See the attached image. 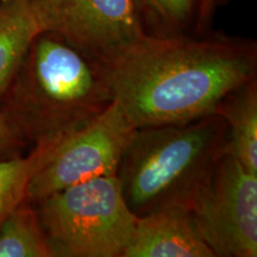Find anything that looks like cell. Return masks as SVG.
Instances as JSON below:
<instances>
[{
  "label": "cell",
  "instance_id": "6da1fadb",
  "mask_svg": "<svg viewBox=\"0 0 257 257\" xmlns=\"http://www.w3.org/2000/svg\"><path fill=\"white\" fill-rule=\"evenodd\" d=\"M101 66L135 127L184 124L213 114L227 93L256 79L257 44L224 34H147Z\"/></svg>",
  "mask_w": 257,
  "mask_h": 257
},
{
  "label": "cell",
  "instance_id": "7a4b0ae2",
  "mask_svg": "<svg viewBox=\"0 0 257 257\" xmlns=\"http://www.w3.org/2000/svg\"><path fill=\"white\" fill-rule=\"evenodd\" d=\"M113 101L104 67L42 32L0 104L28 143L63 136L96 117Z\"/></svg>",
  "mask_w": 257,
  "mask_h": 257
},
{
  "label": "cell",
  "instance_id": "3957f363",
  "mask_svg": "<svg viewBox=\"0 0 257 257\" xmlns=\"http://www.w3.org/2000/svg\"><path fill=\"white\" fill-rule=\"evenodd\" d=\"M227 148L226 123L216 113L136 128L117 173L128 208L137 217L168 207L189 210Z\"/></svg>",
  "mask_w": 257,
  "mask_h": 257
},
{
  "label": "cell",
  "instance_id": "277c9868",
  "mask_svg": "<svg viewBox=\"0 0 257 257\" xmlns=\"http://www.w3.org/2000/svg\"><path fill=\"white\" fill-rule=\"evenodd\" d=\"M34 205L53 257H123L137 221L117 175L80 182Z\"/></svg>",
  "mask_w": 257,
  "mask_h": 257
},
{
  "label": "cell",
  "instance_id": "5b68a950",
  "mask_svg": "<svg viewBox=\"0 0 257 257\" xmlns=\"http://www.w3.org/2000/svg\"><path fill=\"white\" fill-rule=\"evenodd\" d=\"M135 131L119 105L112 101L88 123L57 140L49 159L29 182L27 200L35 204L80 182L115 176Z\"/></svg>",
  "mask_w": 257,
  "mask_h": 257
},
{
  "label": "cell",
  "instance_id": "8992f818",
  "mask_svg": "<svg viewBox=\"0 0 257 257\" xmlns=\"http://www.w3.org/2000/svg\"><path fill=\"white\" fill-rule=\"evenodd\" d=\"M198 233L216 257L257 256V174L227 150L189 206Z\"/></svg>",
  "mask_w": 257,
  "mask_h": 257
},
{
  "label": "cell",
  "instance_id": "52a82bcc",
  "mask_svg": "<svg viewBox=\"0 0 257 257\" xmlns=\"http://www.w3.org/2000/svg\"><path fill=\"white\" fill-rule=\"evenodd\" d=\"M41 32L100 64L146 36L134 0H30Z\"/></svg>",
  "mask_w": 257,
  "mask_h": 257
},
{
  "label": "cell",
  "instance_id": "ba28073f",
  "mask_svg": "<svg viewBox=\"0 0 257 257\" xmlns=\"http://www.w3.org/2000/svg\"><path fill=\"white\" fill-rule=\"evenodd\" d=\"M123 257H216L195 229L186 207H168L137 217Z\"/></svg>",
  "mask_w": 257,
  "mask_h": 257
},
{
  "label": "cell",
  "instance_id": "9c48e42d",
  "mask_svg": "<svg viewBox=\"0 0 257 257\" xmlns=\"http://www.w3.org/2000/svg\"><path fill=\"white\" fill-rule=\"evenodd\" d=\"M214 113L225 120L229 153L249 172L257 174V82L250 80L227 93Z\"/></svg>",
  "mask_w": 257,
  "mask_h": 257
},
{
  "label": "cell",
  "instance_id": "30bf717a",
  "mask_svg": "<svg viewBox=\"0 0 257 257\" xmlns=\"http://www.w3.org/2000/svg\"><path fill=\"white\" fill-rule=\"evenodd\" d=\"M40 34L30 0H0V104Z\"/></svg>",
  "mask_w": 257,
  "mask_h": 257
},
{
  "label": "cell",
  "instance_id": "8fae6325",
  "mask_svg": "<svg viewBox=\"0 0 257 257\" xmlns=\"http://www.w3.org/2000/svg\"><path fill=\"white\" fill-rule=\"evenodd\" d=\"M0 257H53L32 202L19 204L0 225Z\"/></svg>",
  "mask_w": 257,
  "mask_h": 257
},
{
  "label": "cell",
  "instance_id": "7c38bea8",
  "mask_svg": "<svg viewBox=\"0 0 257 257\" xmlns=\"http://www.w3.org/2000/svg\"><path fill=\"white\" fill-rule=\"evenodd\" d=\"M60 137L34 144L27 156L0 161V225L19 204L27 200L29 182L49 159Z\"/></svg>",
  "mask_w": 257,
  "mask_h": 257
},
{
  "label": "cell",
  "instance_id": "4fadbf2b",
  "mask_svg": "<svg viewBox=\"0 0 257 257\" xmlns=\"http://www.w3.org/2000/svg\"><path fill=\"white\" fill-rule=\"evenodd\" d=\"M147 34L182 35L195 18L198 0H134Z\"/></svg>",
  "mask_w": 257,
  "mask_h": 257
},
{
  "label": "cell",
  "instance_id": "5bb4252c",
  "mask_svg": "<svg viewBox=\"0 0 257 257\" xmlns=\"http://www.w3.org/2000/svg\"><path fill=\"white\" fill-rule=\"evenodd\" d=\"M28 142L9 117L0 110V161L22 155Z\"/></svg>",
  "mask_w": 257,
  "mask_h": 257
},
{
  "label": "cell",
  "instance_id": "9a60e30c",
  "mask_svg": "<svg viewBox=\"0 0 257 257\" xmlns=\"http://www.w3.org/2000/svg\"><path fill=\"white\" fill-rule=\"evenodd\" d=\"M214 0H198L195 12V31L198 35L206 32L216 11Z\"/></svg>",
  "mask_w": 257,
  "mask_h": 257
},
{
  "label": "cell",
  "instance_id": "2e32d148",
  "mask_svg": "<svg viewBox=\"0 0 257 257\" xmlns=\"http://www.w3.org/2000/svg\"><path fill=\"white\" fill-rule=\"evenodd\" d=\"M229 2L230 0H214V5H216V8H219V6H223Z\"/></svg>",
  "mask_w": 257,
  "mask_h": 257
}]
</instances>
